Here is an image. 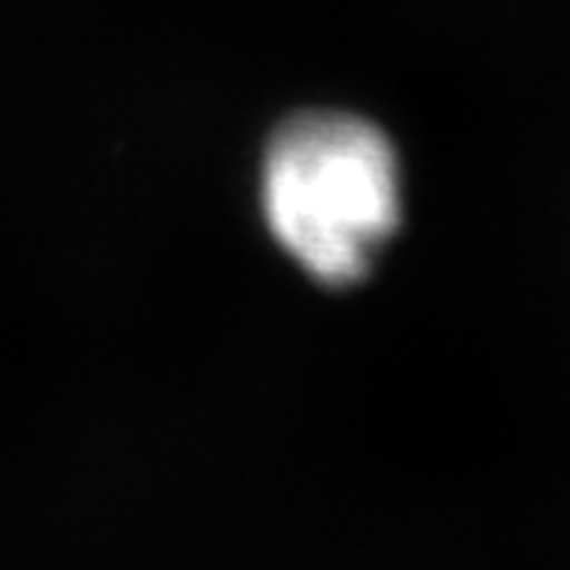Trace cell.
I'll return each mask as SVG.
<instances>
[{
    "mask_svg": "<svg viewBox=\"0 0 570 570\" xmlns=\"http://www.w3.org/2000/svg\"><path fill=\"white\" fill-rule=\"evenodd\" d=\"M259 200L275 242L323 285H352L401 226V164L374 122L301 111L271 134Z\"/></svg>",
    "mask_w": 570,
    "mask_h": 570,
    "instance_id": "1",
    "label": "cell"
}]
</instances>
